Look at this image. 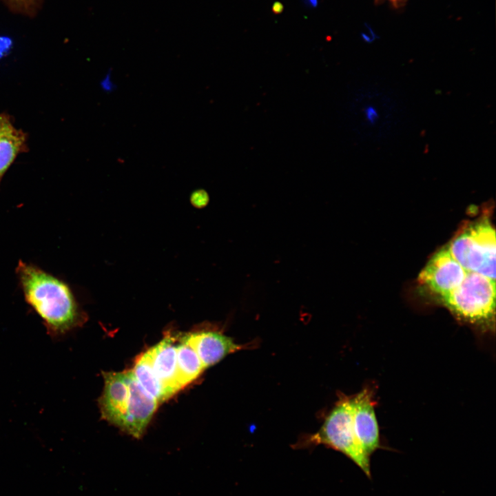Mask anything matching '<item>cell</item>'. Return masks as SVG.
I'll return each mask as SVG.
<instances>
[{"label": "cell", "instance_id": "cell-11", "mask_svg": "<svg viewBox=\"0 0 496 496\" xmlns=\"http://www.w3.org/2000/svg\"><path fill=\"white\" fill-rule=\"evenodd\" d=\"M26 149V134L14 127L8 115L0 114V183L17 155Z\"/></svg>", "mask_w": 496, "mask_h": 496}, {"label": "cell", "instance_id": "cell-4", "mask_svg": "<svg viewBox=\"0 0 496 496\" xmlns=\"http://www.w3.org/2000/svg\"><path fill=\"white\" fill-rule=\"evenodd\" d=\"M495 229L484 220L459 234L447 249L466 271L495 280Z\"/></svg>", "mask_w": 496, "mask_h": 496}, {"label": "cell", "instance_id": "cell-18", "mask_svg": "<svg viewBox=\"0 0 496 496\" xmlns=\"http://www.w3.org/2000/svg\"><path fill=\"white\" fill-rule=\"evenodd\" d=\"M366 116L369 121L374 122L378 118V114L373 107L366 109Z\"/></svg>", "mask_w": 496, "mask_h": 496}, {"label": "cell", "instance_id": "cell-12", "mask_svg": "<svg viewBox=\"0 0 496 496\" xmlns=\"http://www.w3.org/2000/svg\"><path fill=\"white\" fill-rule=\"evenodd\" d=\"M132 372L143 391L158 403L169 397L156 376L146 351L136 358Z\"/></svg>", "mask_w": 496, "mask_h": 496}, {"label": "cell", "instance_id": "cell-14", "mask_svg": "<svg viewBox=\"0 0 496 496\" xmlns=\"http://www.w3.org/2000/svg\"><path fill=\"white\" fill-rule=\"evenodd\" d=\"M11 10L24 14L33 15L42 0H2Z\"/></svg>", "mask_w": 496, "mask_h": 496}, {"label": "cell", "instance_id": "cell-10", "mask_svg": "<svg viewBox=\"0 0 496 496\" xmlns=\"http://www.w3.org/2000/svg\"><path fill=\"white\" fill-rule=\"evenodd\" d=\"M176 346L174 340L167 336L146 351L156 376L169 397L180 389L177 380Z\"/></svg>", "mask_w": 496, "mask_h": 496}, {"label": "cell", "instance_id": "cell-17", "mask_svg": "<svg viewBox=\"0 0 496 496\" xmlns=\"http://www.w3.org/2000/svg\"><path fill=\"white\" fill-rule=\"evenodd\" d=\"M11 44V41L8 38L0 37V56L1 54L9 48Z\"/></svg>", "mask_w": 496, "mask_h": 496}, {"label": "cell", "instance_id": "cell-7", "mask_svg": "<svg viewBox=\"0 0 496 496\" xmlns=\"http://www.w3.org/2000/svg\"><path fill=\"white\" fill-rule=\"evenodd\" d=\"M130 371V397L119 428L129 435L139 438L143 435L158 402L143 391Z\"/></svg>", "mask_w": 496, "mask_h": 496}, {"label": "cell", "instance_id": "cell-3", "mask_svg": "<svg viewBox=\"0 0 496 496\" xmlns=\"http://www.w3.org/2000/svg\"><path fill=\"white\" fill-rule=\"evenodd\" d=\"M307 442L324 444L342 453L371 478L370 458L364 454L354 430L352 397H340L320 430Z\"/></svg>", "mask_w": 496, "mask_h": 496}, {"label": "cell", "instance_id": "cell-16", "mask_svg": "<svg viewBox=\"0 0 496 496\" xmlns=\"http://www.w3.org/2000/svg\"><path fill=\"white\" fill-rule=\"evenodd\" d=\"M375 1L377 3L386 2L393 8L398 9L403 7L406 4L407 0H375Z\"/></svg>", "mask_w": 496, "mask_h": 496}, {"label": "cell", "instance_id": "cell-8", "mask_svg": "<svg viewBox=\"0 0 496 496\" xmlns=\"http://www.w3.org/2000/svg\"><path fill=\"white\" fill-rule=\"evenodd\" d=\"M131 371L103 374L105 386L99 400L102 417L119 427L130 397Z\"/></svg>", "mask_w": 496, "mask_h": 496}, {"label": "cell", "instance_id": "cell-1", "mask_svg": "<svg viewBox=\"0 0 496 496\" xmlns=\"http://www.w3.org/2000/svg\"><path fill=\"white\" fill-rule=\"evenodd\" d=\"M16 273L25 300L43 320L50 336L64 335L82 322L83 315L65 282L22 260Z\"/></svg>", "mask_w": 496, "mask_h": 496}, {"label": "cell", "instance_id": "cell-9", "mask_svg": "<svg viewBox=\"0 0 496 496\" xmlns=\"http://www.w3.org/2000/svg\"><path fill=\"white\" fill-rule=\"evenodd\" d=\"M183 340L195 350L205 369L216 364L226 355L244 348L231 338L217 331L192 333L183 337Z\"/></svg>", "mask_w": 496, "mask_h": 496}, {"label": "cell", "instance_id": "cell-6", "mask_svg": "<svg viewBox=\"0 0 496 496\" xmlns=\"http://www.w3.org/2000/svg\"><path fill=\"white\" fill-rule=\"evenodd\" d=\"M352 402L355 435L364 454L371 459V455L381 447L373 391L364 388L352 397Z\"/></svg>", "mask_w": 496, "mask_h": 496}, {"label": "cell", "instance_id": "cell-2", "mask_svg": "<svg viewBox=\"0 0 496 496\" xmlns=\"http://www.w3.org/2000/svg\"><path fill=\"white\" fill-rule=\"evenodd\" d=\"M440 299L462 320L479 325H491L495 316V280L467 271L462 283Z\"/></svg>", "mask_w": 496, "mask_h": 496}, {"label": "cell", "instance_id": "cell-13", "mask_svg": "<svg viewBox=\"0 0 496 496\" xmlns=\"http://www.w3.org/2000/svg\"><path fill=\"white\" fill-rule=\"evenodd\" d=\"M176 367L180 389L196 379L205 370L195 350L183 339L176 346Z\"/></svg>", "mask_w": 496, "mask_h": 496}, {"label": "cell", "instance_id": "cell-5", "mask_svg": "<svg viewBox=\"0 0 496 496\" xmlns=\"http://www.w3.org/2000/svg\"><path fill=\"white\" fill-rule=\"evenodd\" d=\"M467 271L443 248L428 260L419 275V281L440 298L457 288Z\"/></svg>", "mask_w": 496, "mask_h": 496}, {"label": "cell", "instance_id": "cell-15", "mask_svg": "<svg viewBox=\"0 0 496 496\" xmlns=\"http://www.w3.org/2000/svg\"><path fill=\"white\" fill-rule=\"evenodd\" d=\"M190 200L194 207L203 208L208 203L209 196L207 193L203 189L196 190L192 194Z\"/></svg>", "mask_w": 496, "mask_h": 496}, {"label": "cell", "instance_id": "cell-19", "mask_svg": "<svg viewBox=\"0 0 496 496\" xmlns=\"http://www.w3.org/2000/svg\"><path fill=\"white\" fill-rule=\"evenodd\" d=\"M309 3L312 6H316L317 5L318 1L317 0H307Z\"/></svg>", "mask_w": 496, "mask_h": 496}]
</instances>
